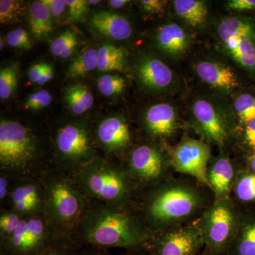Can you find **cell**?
Masks as SVG:
<instances>
[{"instance_id":"cell-1","label":"cell","mask_w":255,"mask_h":255,"mask_svg":"<svg viewBox=\"0 0 255 255\" xmlns=\"http://www.w3.org/2000/svg\"><path fill=\"white\" fill-rule=\"evenodd\" d=\"M215 199L214 192L196 179L172 176L141 191L136 206L156 233L199 221Z\"/></svg>"},{"instance_id":"cell-2","label":"cell","mask_w":255,"mask_h":255,"mask_svg":"<svg viewBox=\"0 0 255 255\" xmlns=\"http://www.w3.org/2000/svg\"><path fill=\"white\" fill-rule=\"evenodd\" d=\"M153 235L136 205L90 201L73 238L81 246L128 250L145 246Z\"/></svg>"},{"instance_id":"cell-3","label":"cell","mask_w":255,"mask_h":255,"mask_svg":"<svg viewBox=\"0 0 255 255\" xmlns=\"http://www.w3.org/2000/svg\"><path fill=\"white\" fill-rule=\"evenodd\" d=\"M72 176L90 201L136 205L140 191L122 161L98 155Z\"/></svg>"},{"instance_id":"cell-4","label":"cell","mask_w":255,"mask_h":255,"mask_svg":"<svg viewBox=\"0 0 255 255\" xmlns=\"http://www.w3.org/2000/svg\"><path fill=\"white\" fill-rule=\"evenodd\" d=\"M43 159L39 135L14 120L0 122V172L14 178L41 177L53 169Z\"/></svg>"},{"instance_id":"cell-5","label":"cell","mask_w":255,"mask_h":255,"mask_svg":"<svg viewBox=\"0 0 255 255\" xmlns=\"http://www.w3.org/2000/svg\"><path fill=\"white\" fill-rule=\"evenodd\" d=\"M46 217L63 236H73L90 200L73 176L53 168L41 176Z\"/></svg>"},{"instance_id":"cell-6","label":"cell","mask_w":255,"mask_h":255,"mask_svg":"<svg viewBox=\"0 0 255 255\" xmlns=\"http://www.w3.org/2000/svg\"><path fill=\"white\" fill-rule=\"evenodd\" d=\"M241 209L231 198L215 199L198 221L211 255H225L237 234Z\"/></svg>"},{"instance_id":"cell-7","label":"cell","mask_w":255,"mask_h":255,"mask_svg":"<svg viewBox=\"0 0 255 255\" xmlns=\"http://www.w3.org/2000/svg\"><path fill=\"white\" fill-rule=\"evenodd\" d=\"M56 156L53 168L70 175L97 157L91 132L80 124H67L57 130L53 139Z\"/></svg>"},{"instance_id":"cell-8","label":"cell","mask_w":255,"mask_h":255,"mask_svg":"<svg viewBox=\"0 0 255 255\" xmlns=\"http://www.w3.org/2000/svg\"><path fill=\"white\" fill-rule=\"evenodd\" d=\"M62 237L45 214L23 218L14 233L0 242V255H38Z\"/></svg>"},{"instance_id":"cell-9","label":"cell","mask_w":255,"mask_h":255,"mask_svg":"<svg viewBox=\"0 0 255 255\" xmlns=\"http://www.w3.org/2000/svg\"><path fill=\"white\" fill-rule=\"evenodd\" d=\"M218 33L235 61L255 76V18H223L218 26Z\"/></svg>"},{"instance_id":"cell-10","label":"cell","mask_w":255,"mask_h":255,"mask_svg":"<svg viewBox=\"0 0 255 255\" xmlns=\"http://www.w3.org/2000/svg\"><path fill=\"white\" fill-rule=\"evenodd\" d=\"M122 162L140 192L173 176L169 157L153 145L136 146Z\"/></svg>"},{"instance_id":"cell-11","label":"cell","mask_w":255,"mask_h":255,"mask_svg":"<svg viewBox=\"0 0 255 255\" xmlns=\"http://www.w3.org/2000/svg\"><path fill=\"white\" fill-rule=\"evenodd\" d=\"M145 246L153 255H199L205 243L197 221L154 233Z\"/></svg>"},{"instance_id":"cell-12","label":"cell","mask_w":255,"mask_h":255,"mask_svg":"<svg viewBox=\"0 0 255 255\" xmlns=\"http://www.w3.org/2000/svg\"><path fill=\"white\" fill-rule=\"evenodd\" d=\"M167 152L174 171L189 176L211 190L208 179L211 152L206 142L185 137L177 145L167 148Z\"/></svg>"},{"instance_id":"cell-13","label":"cell","mask_w":255,"mask_h":255,"mask_svg":"<svg viewBox=\"0 0 255 255\" xmlns=\"http://www.w3.org/2000/svg\"><path fill=\"white\" fill-rule=\"evenodd\" d=\"M45 188L41 177L14 178L6 207L23 218L44 214Z\"/></svg>"},{"instance_id":"cell-14","label":"cell","mask_w":255,"mask_h":255,"mask_svg":"<svg viewBox=\"0 0 255 255\" xmlns=\"http://www.w3.org/2000/svg\"><path fill=\"white\" fill-rule=\"evenodd\" d=\"M97 143L108 155H115L129 147L131 142L130 128L124 119L110 117L100 122L96 130Z\"/></svg>"},{"instance_id":"cell-15","label":"cell","mask_w":255,"mask_h":255,"mask_svg":"<svg viewBox=\"0 0 255 255\" xmlns=\"http://www.w3.org/2000/svg\"><path fill=\"white\" fill-rule=\"evenodd\" d=\"M193 112L206 136L216 143H224L228 137L227 128L214 107L207 101L198 100Z\"/></svg>"},{"instance_id":"cell-16","label":"cell","mask_w":255,"mask_h":255,"mask_svg":"<svg viewBox=\"0 0 255 255\" xmlns=\"http://www.w3.org/2000/svg\"><path fill=\"white\" fill-rule=\"evenodd\" d=\"M147 132L154 137L170 136L177 128V115L172 106L157 104L149 108L145 115Z\"/></svg>"},{"instance_id":"cell-17","label":"cell","mask_w":255,"mask_h":255,"mask_svg":"<svg viewBox=\"0 0 255 255\" xmlns=\"http://www.w3.org/2000/svg\"><path fill=\"white\" fill-rule=\"evenodd\" d=\"M225 255H255V207L241 209L237 234Z\"/></svg>"},{"instance_id":"cell-18","label":"cell","mask_w":255,"mask_h":255,"mask_svg":"<svg viewBox=\"0 0 255 255\" xmlns=\"http://www.w3.org/2000/svg\"><path fill=\"white\" fill-rule=\"evenodd\" d=\"M236 175L233 164L226 157H219L210 165L208 179L216 199L231 198Z\"/></svg>"},{"instance_id":"cell-19","label":"cell","mask_w":255,"mask_h":255,"mask_svg":"<svg viewBox=\"0 0 255 255\" xmlns=\"http://www.w3.org/2000/svg\"><path fill=\"white\" fill-rule=\"evenodd\" d=\"M196 71L199 78L216 88L234 90L238 87L237 76L231 68L216 62L202 61L196 65Z\"/></svg>"},{"instance_id":"cell-20","label":"cell","mask_w":255,"mask_h":255,"mask_svg":"<svg viewBox=\"0 0 255 255\" xmlns=\"http://www.w3.org/2000/svg\"><path fill=\"white\" fill-rule=\"evenodd\" d=\"M91 24L104 36L115 40L128 39L132 34V27L127 18L110 11L95 13L91 18Z\"/></svg>"},{"instance_id":"cell-21","label":"cell","mask_w":255,"mask_h":255,"mask_svg":"<svg viewBox=\"0 0 255 255\" xmlns=\"http://www.w3.org/2000/svg\"><path fill=\"white\" fill-rule=\"evenodd\" d=\"M137 75L145 86L154 90H160L172 83L173 75L170 68L157 58L142 60L137 68Z\"/></svg>"},{"instance_id":"cell-22","label":"cell","mask_w":255,"mask_h":255,"mask_svg":"<svg viewBox=\"0 0 255 255\" xmlns=\"http://www.w3.org/2000/svg\"><path fill=\"white\" fill-rule=\"evenodd\" d=\"M159 46L166 53L179 55L184 53L189 46L187 33L177 23H167L159 28L157 36Z\"/></svg>"},{"instance_id":"cell-23","label":"cell","mask_w":255,"mask_h":255,"mask_svg":"<svg viewBox=\"0 0 255 255\" xmlns=\"http://www.w3.org/2000/svg\"><path fill=\"white\" fill-rule=\"evenodd\" d=\"M231 199L239 209L255 207V174L249 171L237 172Z\"/></svg>"},{"instance_id":"cell-24","label":"cell","mask_w":255,"mask_h":255,"mask_svg":"<svg viewBox=\"0 0 255 255\" xmlns=\"http://www.w3.org/2000/svg\"><path fill=\"white\" fill-rule=\"evenodd\" d=\"M28 21L30 29L36 38H46L53 31L51 14L41 0L33 1L30 6Z\"/></svg>"},{"instance_id":"cell-25","label":"cell","mask_w":255,"mask_h":255,"mask_svg":"<svg viewBox=\"0 0 255 255\" xmlns=\"http://www.w3.org/2000/svg\"><path fill=\"white\" fill-rule=\"evenodd\" d=\"M174 9L178 16L192 26H197L206 21L208 9L204 1L199 0H176Z\"/></svg>"},{"instance_id":"cell-26","label":"cell","mask_w":255,"mask_h":255,"mask_svg":"<svg viewBox=\"0 0 255 255\" xmlns=\"http://www.w3.org/2000/svg\"><path fill=\"white\" fill-rule=\"evenodd\" d=\"M127 51L111 44L100 47L97 54V70L101 72L123 70L125 65Z\"/></svg>"},{"instance_id":"cell-27","label":"cell","mask_w":255,"mask_h":255,"mask_svg":"<svg viewBox=\"0 0 255 255\" xmlns=\"http://www.w3.org/2000/svg\"><path fill=\"white\" fill-rule=\"evenodd\" d=\"M65 102L75 115H82L91 109L94 104V97L85 85H75L67 90Z\"/></svg>"},{"instance_id":"cell-28","label":"cell","mask_w":255,"mask_h":255,"mask_svg":"<svg viewBox=\"0 0 255 255\" xmlns=\"http://www.w3.org/2000/svg\"><path fill=\"white\" fill-rule=\"evenodd\" d=\"M98 50L87 48L72 62L69 66L68 76L71 78H84L92 70L97 69Z\"/></svg>"},{"instance_id":"cell-29","label":"cell","mask_w":255,"mask_h":255,"mask_svg":"<svg viewBox=\"0 0 255 255\" xmlns=\"http://www.w3.org/2000/svg\"><path fill=\"white\" fill-rule=\"evenodd\" d=\"M78 43V37L76 33L67 30L51 42L50 52L55 56L68 58L73 54Z\"/></svg>"},{"instance_id":"cell-30","label":"cell","mask_w":255,"mask_h":255,"mask_svg":"<svg viewBox=\"0 0 255 255\" xmlns=\"http://www.w3.org/2000/svg\"><path fill=\"white\" fill-rule=\"evenodd\" d=\"M18 66L16 63L7 65L0 70V98H9L18 84Z\"/></svg>"},{"instance_id":"cell-31","label":"cell","mask_w":255,"mask_h":255,"mask_svg":"<svg viewBox=\"0 0 255 255\" xmlns=\"http://www.w3.org/2000/svg\"><path fill=\"white\" fill-rule=\"evenodd\" d=\"M234 107L240 123L246 125L255 119V95L251 92L241 94L235 101Z\"/></svg>"},{"instance_id":"cell-32","label":"cell","mask_w":255,"mask_h":255,"mask_svg":"<svg viewBox=\"0 0 255 255\" xmlns=\"http://www.w3.org/2000/svg\"><path fill=\"white\" fill-rule=\"evenodd\" d=\"M23 218L9 209H0V242L9 238L17 229Z\"/></svg>"},{"instance_id":"cell-33","label":"cell","mask_w":255,"mask_h":255,"mask_svg":"<svg viewBox=\"0 0 255 255\" xmlns=\"http://www.w3.org/2000/svg\"><path fill=\"white\" fill-rule=\"evenodd\" d=\"M23 3L16 0L0 1V22L14 23L19 22L24 12Z\"/></svg>"},{"instance_id":"cell-34","label":"cell","mask_w":255,"mask_h":255,"mask_svg":"<svg viewBox=\"0 0 255 255\" xmlns=\"http://www.w3.org/2000/svg\"><path fill=\"white\" fill-rule=\"evenodd\" d=\"M125 87V80L119 75H105L98 81L99 90L106 97L121 93Z\"/></svg>"},{"instance_id":"cell-35","label":"cell","mask_w":255,"mask_h":255,"mask_svg":"<svg viewBox=\"0 0 255 255\" xmlns=\"http://www.w3.org/2000/svg\"><path fill=\"white\" fill-rule=\"evenodd\" d=\"M80 248L73 236H64L55 242L49 249L38 255H78Z\"/></svg>"},{"instance_id":"cell-36","label":"cell","mask_w":255,"mask_h":255,"mask_svg":"<svg viewBox=\"0 0 255 255\" xmlns=\"http://www.w3.org/2000/svg\"><path fill=\"white\" fill-rule=\"evenodd\" d=\"M6 43L9 46L18 49L29 50L32 43L27 31L21 28L9 32L6 35Z\"/></svg>"},{"instance_id":"cell-37","label":"cell","mask_w":255,"mask_h":255,"mask_svg":"<svg viewBox=\"0 0 255 255\" xmlns=\"http://www.w3.org/2000/svg\"><path fill=\"white\" fill-rule=\"evenodd\" d=\"M51 102L52 96L49 92L46 90H40L28 97L24 107L26 110H39L48 107Z\"/></svg>"},{"instance_id":"cell-38","label":"cell","mask_w":255,"mask_h":255,"mask_svg":"<svg viewBox=\"0 0 255 255\" xmlns=\"http://www.w3.org/2000/svg\"><path fill=\"white\" fill-rule=\"evenodd\" d=\"M68 8L70 21H76L81 19L87 11L88 1L85 0H65Z\"/></svg>"},{"instance_id":"cell-39","label":"cell","mask_w":255,"mask_h":255,"mask_svg":"<svg viewBox=\"0 0 255 255\" xmlns=\"http://www.w3.org/2000/svg\"><path fill=\"white\" fill-rule=\"evenodd\" d=\"M14 179L9 174L0 172V209L6 207Z\"/></svg>"},{"instance_id":"cell-40","label":"cell","mask_w":255,"mask_h":255,"mask_svg":"<svg viewBox=\"0 0 255 255\" xmlns=\"http://www.w3.org/2000/svg\"><path fill=\"white\" fill-rule=\"evenodd\" d=\"M244 140L247 147L255 152V119L244 126Z\"/></svg>"},{"instance_id":"cell-41","label":"cell","mask_w":255,"mask_h":255,"mask_svg":"<svg viewBox=\"0 0 255 255\" xmlns=\"http://www.w3.org/2000/svg\"><path fill=\"white\" fill-rule=\"evenodd\" d=\"M228 6L236 11H255V0H231L228 1Z\"/></svg>"},{"instance_id":"cell-42","label":"cell","mask_w":255,"mask_h":255,"mask_svg":"<svg viewBox=\"0 0 255 255\" xmlns=\"http://www.w3.org/2000/svg\"><path fill=\"white\" fill-rule=\"evenodd\" d=\"M46 5L52 16L58 17L63 14L67 6L65 0H41Z\"/></svg>"},{"instance_id":"cell-43","label":"cell","mask_w":255,"mask_h":255,"mask_svg":"<svg viewBox=\"0 0 255 255\" xmlns=\"http://www.w3.org/2000/svg\"><path fill=\"white\" fill-rule=\"evenodd\" d=\"M167 1L162 0H142L140 1L142 8L147 12L158 14L164 11Z\"/></svg>"},{"instance_id":"cell-44","label":"cell","mask_w":255,"mask_h":255,"mask_svg":"<svg viewBox=\"0 0 255 255\" xmlns=\"http://www.w3.org/2000/svg\"><path fill=\"white\" fill-rule=\"evenodd\" d=\"M47 63H36L32 65L28 72V77L33 83H38L46 70Z\"/></svg>"},{"instance_id":"cell-45","label":"cell","mask_w":255,"mask_h":255,"mask_svg":"<svg viewBox=\"0 0 255 255\" xmlns=\"http://www.w3.org/2000/svg\"><path fill=\"white\" fill-rule=\"evenodd\" d=\"M78 255H114L110 250L93 246H81L79 249Z\"/></svg>"},{"instance_id":"cell-46","label":"cell","mask_w":255,"mask_h":255,"mask_svg":"<svg viewBox=\"0 0 255 255\" xmlns=\"http://www.w3.org/2000/svg\"><path fill=\"white\" fill-rule=\"evenodd\" d=\"M119 255H153L145 246L124 250L123 253Z\"/></svg>"},{"instance_id":"cell-47","label":"cell","mask_w":255,"mask_h":255,"mask_svg":"<svg viewBox=\"0 0 255 255\" xmlns=\"http://www.w3.org/2000/svg\"><path fill=\"white\" fill-rule=\"evenodd\" d=\"M53 78V67L49 64H47L46 70L42 75L41 78L38 82V85H43L46 82H49Z\"/></svg>"},{"instance_id":"cell-48","label":"cell","mask_w":255,"mask_h":255,"mask_svg":"<svg viewBox=\"0 0 255 255\" xmlns=\"http://www.w3.org/2000/svg\"><path fill=\"white\" fill-rule=\"evenodd\" d=\"M128 0H111L109 1V5L114 9H119L123 7L126 4L129 2Z\"/></svg>"},{"instance_id":"cell-49","label":"cell","mask_w":255,"mask_h":255,"mask_svg":"<svg viewBox=\"0 0 255 255\" xmlns=\"http://www.w3.org/2000/svg\"><path fill=\"white\" fill-rule=\"evenodd\" d=\"M248 161L251 172L255 174V153H252L251 155L248 157Z\"/></svg>"},{"instance_id":"cell-50","label":"cell","mask_w":255,"mask_h":255,"mask_svg":"<svg viewBox=\"0 0 255 255\" xmlns=\"http://www.w3.org/2000/svg\"><path fill=\"white\" fill-rule=\"evenodd\" d=\"M199 255H211V253H210V252L208 251L206 248H204V251H203L202 253H201Z\"/></svg>"},{"instance_id":"cell-51","label":"cell","mask_w":255,"mask_h":255,"mask_svg":"<svg viewBox=\"0 0 255 255\" xmlns=\"http://www.w3.org/2000/svg\"><path fill=\"white\" fill-rule=\"evenodd\" d=\"M87 1H88L89 4H97L101 2V1H99V0H97V1H90V0H89Z\"/></svg>"},{"instance_id":"cell-52","label":"cell","mask_w":255,"mask_h":255,"mask_svg":"<svg viewBox=\"0 0 255 255\" xmlns=\"http://www.w3.org/2000/svg\"><path fill=\"white\" fill-rule=\"evenodd\" d=\"M4 41H3L2 38H1V40H0V49H3V48H4Z\"/></svg>"}]
</instances>
